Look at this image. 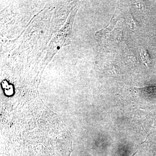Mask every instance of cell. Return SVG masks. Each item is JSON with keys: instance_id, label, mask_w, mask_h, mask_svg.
Returning a JSON list of instances; mask_svg holds the SVG:
<instances>
[{"instance_id": "1", "label": "cell", "mask_w": 156, "mask_h": 156, "mask_svg": "<svg viewBox=\"0 0 156 156\" xmlns=\"http://www.w3.org/2000/svg\"><path fill=\"white\" fill-rule=\"evenodd\" d=\"M140 54L142 61L146 66H149L151 63V58L149 54L145 48H141L139 50Z\"/></svg>"}, {"instance_id": "2", "label": "cell", "mask_w": 156, "mask_h": 156, "mask_svg": "<svg viewBox=\"0 0 156 156\" xmlns=\"http://www.w3.org/2000/svg\"><path fill=\"white\" fill-rule=\"evenodd\" d=\"M107 71L113 75H118L120 74V69L119 66L115 64L109 65L106 66Z\"/></svg>"}, {"instance_id": "3", "label": "cell", "mask_w": 156, "mask_h": 156, "mask_svg": "<svg viewBox=\"0 0 156 156\" xmlns=\"http://www.w3.org/2000/svg\"><path fill=\"white\" fill-rule=\"evenodd\" d=\"M130 25L131 26V28L134 29L137 28L139 25V23L136 21L134 18H133L132 15H131V18L129 21Z\"/></svg>"}]
</instances>
